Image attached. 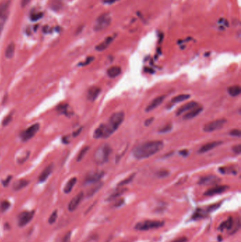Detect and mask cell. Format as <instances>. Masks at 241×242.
<instances>
[{
    "label": "cell",
    "mask_w": 241,
    "mask_h": 242,
    "mask_svg": "<svg viewBox=\"0 0 241 242\" xmlns=\"http://www.w3.org/2000/svg\"><path fill=\"white\" fill-rule=\"evenodd\" d=\"M169 175V171L166 169H161L159 171H157L156 176L159 178H165Z\"/></svg>",
    "instance_id": "obj_38"
},
{
    "label": "cell",
    "mask_w": 241,
    "mask_h": 242,
    "mask_svg": "<svg viewBox=\"0 0 241 242\" xmlns=\"http://www.w3.org/2000/svg\"><path fill=\"white\" fill-rule=\"evenodd\" d=\"M93 137H94V138H95V139H100V138L105 139V124L100 125L99 126L95 129L94 133H93Z\"/></svg>",
    "instance_id": "obj_21"
},
{
    "label": "cell",
    "mask_w": 241,
    "mask_h": 242,
    "mask_svg": "<svg viewBox=\"0 0 241 242\" xmlns=\"http://www.w3.org/2000/svg\"><path fill=\"white\" fill-rule=\"evenodd\" d=\"M29 154H30L29 152H23V154L19 155L18 158H17V162L19 163H22L23 162H25V160L28 158Z\"/></svg>",
    "instance_id": "obj_36"
},
{
    "label": "cell",
    "mask_w": 241,
    "mask_h": 242,
    "mask_svg": "<svg viewBox=\"0 0 241 242\" xmlns=\"http://www.w3.org/2000/svg\"><path fill=\"white\" fill-rule=\"evenodd\" d=\"M125 119V113L122 111L116 112L110 117L107 124H105V139L112 135L119 128Z\"/></svg>",
    "instance_id": "obj_2"
},
{
    "label": "cell",
    "mask_w": 241,
    "mask_h": 242,
    "mask_svg": "<svg viewBox=\"0 0 241 242\" xmlns=\"http://www.w3.org/2000/svg\"><path fill=\"white\" fill-rule=\"evenodd\" d=\"M10 6L9 1H4L0 3V18L5 16L6 12H8Z\"/></svg>",
    "instance_id": "obj_25"
},
{
    "label": "cell",
    "mask_w": 241,
    "mask_h": 242,
    "mask_svg": "<svg viewBox=\"0 0 241 242\" xmlns=\"http://www.w3.org/2000/svg\"><path fill=\"white\" fill-rule=\"evenodd\" d=\"M70 239H71V231H68L63 237L62 242H70Z\"/></svg>",
    "instance_id": "obj_45"
},
{
    "label": "cell",
    "mask_w": 241,
    "mask_h": 242,
    "mask_svg": "<svg viewBox=\"0 0 241 242\" xmlns=\"http://www.w3.org/2000/svg\"><path fill=\"white\" fill-rule=\"evenodd\" d=\"M111 147L108 144H103L95 150L93 154V159L97 164L102 165L108 162L109 159Z\"/></svg>",
    "instance_id": "obj_3"
},
{
    "label": "cell",
    "mask_w": 241,
    "mask_h": 242,
    "mask_svg": "<svg viewBox=\"0 0 241 242\" xmlns=\"http://www.w3.org/2000/svg\"><path fill=\"white\" fill-rule=\"evenodd\" d=\"M114 37L112 36H108L103 40V42L99 43L98 45L95 47V50L98 51H103L105 49H107L110 44L112 43V42L113 41Z\"/></svg>",
    "instance_id": "obj_20"
},
{
    "label": "cell",
    "mask_w": 241,
    "mask_h": 242,
    "mask_svg": "<svg viewBox=\"0 0 241 242\" xmlns=\"http://www.w3.org/2000/svg\"><path fill=\"white\" fill-rule=\"evenodd\" d=\"M229 188V186H226V185H224V186H216L206 190L204 193V195H207V196H212V195L221 194V193H223L225 191H226Z\"/></svg>",
    "instance_id": "obj_13"
},
{
    "label": "cell",
    "mask_w": 241,
    "mask_h": 242,
    "mask_svg": "<svg viewBox=\"0 0 241 242\" xmlns=\"http://www.w3.org/2000/svg\"><path fill=\"white\" fill-rule=\"evenodd\" d=\"M57 210H55V211L51 214L50 217H49L48 220L49 223H50V224H53V223H55V221L57 220Z\"/></svg>",
    "instance_id": "obj_40"
},
{
    "label": "cell",
    "mask_w": 241,
    "mask_h": 242,
    "mask_svg": "<svg viewBox=\"0 0 241 242\" xmlns=\"http://www.w3.org/2000/svg\"><path fill=\"white\" fill-rule=\"evenodd\" d=\"M89 146H85V147L83 148L82 150L80 151L79 153L78 154L77 159H77L78 161H80L82 160L85 155H86L87 152L89 151Z\"/></svg>",
    "instance_id": "obj_37"
},
{
    "label": "cell",
    "mask_w": 241,
    "mask_h": 242,
    "mask_svg": "<svg viewBox=\"0 0 241 242\" xmlns=\"http://www.w3.org/2000/svg\"><path fill=\"white\" fill-rule=\"evenodd\" d=\"M172 129V125L171 123H167V124L163 125L161 129L159 130V133H168Z\"/></svg>",
    "instance_id": "obj_35"
},
{
    "label": "cell",
    "mask_w": 241,
    "mask_h": 242,
    "mask_svg": "<svg viewBox=\"0 0 241 242\" xmlns=\"http://www.w3.org/2000/svg\"><path fill=\"white\" fill-rule=\"evenodd\" d=\"M198 105H199V103H197V102H195V101L188 102V103H187L184 104V105L181 106L180 107L178 108V110H177V112H176V116H180V115L184 113L185 112L189 111V110H192V108L197 107Z\"/></svg>",
    "instance_id": "obj_17"
},
{
    "label": "cell",
    "mask_w": 241,
    "mask_h": 242,
    "mask_svg": "<svg viewBox=\"0 0 241 242\" xmlns=\"http://www.w3.org/2000/svg\"><path fill=\"white\" fill-rule=\"evenodd\" d=\"M15 52V45L13 42H11L6 47L5 50V57L7 59H12L14 55Z\"/></svg>",
    "instance_id": "obj_27"
},
{
    "label": "cell",
    "mask_w": 241,
    "mask_h": 242,
    "mask_svg": "<svg viewBox=\"0 0 241 242\" xmlns=\"http://www.w3.org/2000/svg\"><path fill=\"white\" fill-rule=\"evenodd\" d=\"M228 93H229V95H231V96H238V95L240 94L241 93V88L238 85H235V86H229L228 88Z\"/></svg>",
    "instance_id": "obj_28"
},
{
    "label": "cell",
    "mask_w": 241,
    "mask_h": 242,
    "mask_svg": "<svg viewBox=\"0 0 241 242\" xmlns=\"http://www.w3.org/2000/svg\"><path fill=\"white\" fill-rule=\"evenodd\" d=\"M104 4H112L114 3H115L116 2L119 1V0H102Z\"/></svg>",
    "instance_id": "obj_50"
},
{
    "label": "cell",
    "mask_w": 241,
    "mask_h": 242,
    "mask_svg": "<svg viewBox=\"0 0 241 242\" xmlns=\"http://www.w3.org/2000/svg\"><path fill=\"white\" fill-rule=\"evenodd\" d=\"M180 154L183 156H187V155H188L189 152H188V150H183L182 151H180Z\"/></svg>",
    "instance_id": "obj_53"
},
{
    "label": "cell",
    "mask_w": 241,
    "mask_h": 242,
    "mask_svg": "<svg viewBox=\"0 0 241 242\" xmlns=\"http://www.w3.org/2000/svg\"><path fill=\"white\" fill-rule=\"evenodd\" d=\"M187 238L185 237H182L178 238V239L173 240V241H172L171 242H187Z\"/></svg>",
    "instance_id": "obj_48"
},
{
    "label": "cell",
    "mask_w": 241,
    "mask_h": 242,
    "mask_svg": "<svg viewBox=\"0 0 241 242\" xmlns=\"http://www.w3.org/2000/svg\"><path fill=\"white\" fill-rule=\"evenodd\" d=\"M221 178L218 176L209 175L202 177L199 180V184L203 186H214L221 182Z\"/></svg>",
    "instance_id": "obj_11"
},
{
    "label": "cell",
    "mask_w": 241,
    "mask_h": 242,
    "mask_svg": "<svg viewBox=\"0 0 241 242\" xmlns=\"http://www.w3.org/2000/svg\"><path fill=\"white\" fill-rule=\"evenodd\" d=\"M164 222L159 220H144L138 222L135 225V229L139 231H148L150 229H158L162 227Z\"/></svg>",
    "instance_id": "obj_5"
},
{
    "label": "cell",
    "mask_w": 241,
    "mask_h": 242,
    "mask_svg": "<svg viewBox=\"0 0 241 242\" xmlns=\"http://www.w3.org/2000/svg\"><path fill=\"white\" fill-rule=\"evenodd\" d=\"M229 134L231 136H233V137H240V136H241L240 130L238 129H232L231 131L229 132Z\"/></svg>",
    "instance_id": "obj_41"
},
{
    "label": "cell",
    "mask_w": 241,
    "mask_h": 242,
    "mask_svg": "<svg viewBox=\"0 0 241 242\" xmlns=\"http://www.w3.org/2000/svg\"><path fill=\"white\" fill-rule=\"evenodd\" d=\"M11 204L7 200H4L1 203V210L2 212H5L7 210L8 208L10 207Z\"/></svg>",
    "instance_id": "obj_39"
},
{
    "label": "cell",
    "mask_w": 241,
    "mask_h": 242,
    "mask_svg": "<svg viewBox=\"0 0 241 242\" xmlns=\"http://www.w3.org/2000/svg\"><path fill=\"white\" fill-rule=\"evenodd\" d=\"M163 147V142L160 140H152L136 145L132 150L134 158L139 160L147 159L160 152Z\"/></svg>",
    "instance_id": "obj_1"
},
{
    "label": "cell",
    "mask_w": 241,
    "mask_h": 242,
    "mask_svg": "<svg viewBox=\"0 0 241 242\" xmlns=\"http://www.w3.org/2000/svg\"><path fill=\"white\" fill-rule=\"evenodd\" d=\"M40 129L39 123H35L23 132L21 135V138L23 141H28L34 137Z\"/></svg>",
    "instance_id": "obj_8"
},
{
    "label": "cell",
    "mask_w": 241,
    "mask_h": 242,
    "mask_svg": "<svg viewBox=\"0 0 241 242\" xmlns=\"http://www.w3.org/2000/svg\"><path fill=\"white\" fill-rule=\"evenodd\" d=\"M153 119H154V118H153V117H151V118H149L148 119H146V120H145V122H144L145 126L148 127V126H149V125H151V124H152V123H153Z\"/></svg>",
    "instance_id": "obj_46"
},
{
    "label": "cell",
    "mask_w": 241,
    "mask_h": 242,
    "mask_svg": "<svg viewBox=\"0 0 241 242\" xmlns=\"http://www.w3.org/2000/svg\"><path fill=\"white\" fill-rule=\"evenodd\" d=\"M232 150H233V152H234V154H237V155H239L241 152V145L240 144H236V145L233 146V148H232Z\"/></svg>",
    "instance_id": "obj_43"
},
{
    "label": "cell",
    "mask_w": 241,
    "mask_h": 242,
    "mask_svg": "<svg viewBox=\"0 0 241 242\" xmlns=\"http://www.w3.org/2000/svg\"><path fill=\"white\" fill-rule=\"evenodd\" d=\"M220 173L223 174H229V173H233V174H236L237 173V171L234 169L233 167H221L219 169Z\"/></svg>",
    "instance_id": "obj_33"
},
{
    "label": "cell",
    "mask_w": 241,
    "mask_h": 242,
    "mask_svg": "<svg viewBox=\"0 0 241 242\" xmlns=\"http://www.w3.org/2000/svg\"><path fill=\"white\" fill-rule=\"evenodd\" d=\"M82 127H81V128L78 129L77 130L74 131V133H73L74 137H76V136H78L79 135V134L81 133V132H82Z\"/></svg>",
    "instance_id": "obj_54"
},
{
    "label": "cell",
    "mask_w": 241,
    "mask_h": 242,
    "mask_svg": "<svg viewBox=\"0 0 241 242\" xmlns=\"http://www.w3.org/2000/svg\"><path fill=\"white\" fill-rule=\"evenodd\" d=\"M31 1V0H21V5L22 7H25V6H26L28 5V4Z\"/></svg>",
    "instance_id": "obj_51"
},
{
    "label": "cell",
    "mask_w": 241,
    "mask_h": 242,
    "mask_svg": "<svg viewBox=\"0 0 241 242\" xmlns=\"http://www.w3.org/2000/svg\"><path fill=\"white\" fill-rule=\"evenodd\" d=\"M227 120L224 118L218 119V120L212 121L204 125V131L206 133H212V132L218 130L222 128L224 125L226 123Z\"/></svg>",
    "instance_id": "obj_7"
},
{
    "label": "cell",
    "mask_w": 241,
    "mask_h": 242,
    "mask_svg": "<svg viewBox=\"0 0 241 242\" xmlns=\"http://www.w3.org/2000/svg\"><path fill=\"white\" fill-rule=\"evenodd\" d=\"M240 227V218L238 217L236 218V220H233V224L231 229L230 230V233H231V234L236 233L238 230H239Z\"/></svg>",
    "instance_id": "obj_32"
},
{
    "label": "cell",
    "mask_w": 241,
    "mask_h": 242,
    "mask_svg": "<svg viewBox=\"0 0 241 242\" xmlns=\"http://www.w3.org/2000/svg\"><path fill=\"white\" fill-rule=\"evenodd\" d=\"M29 183V181L25 179H20L16 180L13 184V189L14 190H20L21 189H23L25 187H26Z\"/></svg>",
    "instance_id": "obj_23"
},
{
    "label": "cell",
    "mask_w": 241,
    "mask_h": 242,
    "mask_svg": "<svg viewBox=\"0 0 241 242\" xmlns=\"http://www.w3.org/2000/svg\"><path fill=\"white\" fill-rule=\"evenodd\" d=\"M223 144L222 141H214L209 142V143H206L205 144H204L203 146H202L201 147L199 148L198 152L200 153V154H203V153L209 152L210 150L217 147V146L221 145V144Z\"/></svg>",
    "instance_id": "obj_16"
},
{
    "label": "cell",
    "mask_w": 241,
    "mask_h": 242,
    "mask_svg": "<svg viewBox=\"0 0 241 242\" xmlns=\"http://www.w3.org/2000/svg\"><path fill=\"white\" fill-rule=\"evenodd\" d=\"M202 110H203V107L201 106L198 105L197 107L194 108L192 110H189V111L185 115L184 117H183V119L185 120L192 119L194 118H195V117H197L198 115L202 111Z\"/></svg>",
    "instance_id": "obj_18"
},
{
    "label": "cell",
    "mask_w": 241,
    "mask_h": 242,
    "mask_svg": "<svg viewBox=\"0 0 241 242\" xmlns=\"http://www.w3.org/2000/svg\"><path fill=\"white\" fill-rule=\"evenodd\" d=\"M69 107V106L67 104H62V105H59L58 107L57 108V109L58 111H60L62 113H65V111H67V108Z\"/></svg>",
    "instance_id": "obj_42"
},
{
    "label": "cell",
    "mask_w": 241,
    "mask_h": 242,
    "mask_svg": "<svg viewBox=\"0 0 241 242\" xmlns=\"http://www.w3.org/2000/svg\"><path fill=\"white\" fill-rule=\"evenodd\" d=\"M189 97H190V95L189 94H185H185H180L172 98L171 102L173 103H180V102H182L183 101H185V100L188 99Z\"/></svg>",
    "instance_id": "obj_31"
},
{
    "label": "cell",
    "mask_w": 241,
    "mask_h": 242,
    "mask_svg": "<svg viewBox=\"0 0 241 242\" xmlns=\"http://www.w3.org/2000/svg\"><path fill=\"white\" fill-rule=\"evenodd\" d=\"M32 19L33 20H37V19L41 18V15L40 14H33L32 15Z\"/></svg>",
    "instance_id": "obj_55"
},
{
    "label": "cell",
    "mask_w": 241,
    "mask_h": 242,
    "mask_svg": "<svg viewBox=\"0 0 241 242\" xmlns=\"http://www.w3.org/2000/svg\"><path fill=\"white\" fill-rule=\"evenodd\" d=\"M122 69L118 66H112L107 70L108 76L110 78H115L121 74Z\"/></svg>",
    "instance_id": "obj_22"
},
{
    "label": "cell",
    "mask_w": 241,
    "mask_h": 242,
    "mask_svg": "<svg viewBox=\"0 0 241 242\" xmlns=\"http://www.w3.org/2000/svg\"><path fill=\"white\" fill-rule=\"evenodd\" d=\"M83 197H84V193L80 192L77 195H75L73 198L71 200V201L69 202V205H68V210L70 212L74 211L79 205L81 202H82Z\"/></svg>",
    "instance_id": "obj_12"
},
{
    "label": "cell",
    "mask_w": 241,
    "mask_h": 242,
    "mask_svg": "<svg viewBox=\"0 0 241 242\" xmlns=\"http://www.w3.org/2000/svg\"><path fill=\"white\" fill-rule=\"evenodd\" d=\"M101 89L99 86H91L87 91L86 98L89 101H94L99 97V96L101 93Z\"/></svg>",
    "instance_id": "obj_15"
},
{
    "label": "cell",
    "mask_w": 241,
    "mask_h": 242,
    "mask_svg": "<svg viewBox=\"0 0 241 242\" xmlns=\"http://www.w3.org/2000/svg\"><path fill=\"white\" fill-rule=\"evenodd\" d=\"M221 204V203H215L213 204V205H209L207 207L204 208H198V209L194 212L192 215V219L195 220H197L206 217L208 215H209L210 213H212V212H214L215 210L218 209V208L220 207Z\"/></svg>",
    "instance_id": "obj_4"
},
{
    "label": "cell",
    "mask_w": 241,
    "mask_h": 242,
    "mask_svg": "<svg viewBox=\"0 0 241 242\" xmlns=\"http://www.w3.org/2000/svg\"><path fill=\"white\" fill-rule=\"evenodd\" d=\"M166 97V95H162V96H159L155 98V99H153V101L149 104L148 106L146 108V110H146V112H151V111H152V110H154L155 108L159 107V106L164 101Z\"/></svg>",
    "instance_id": "obj_14"
},
{
    "label": "cell",
    "mask_w": 241,
    "mask_h": 242,
    "mask_svg": "<svg viewBox=\"0 0 241 242\" xmlns=\"http://www.w3.org/2000/svg\"><path fill=\"white\" fill-rule=\"evenodd\" d=\"M233 220H234L232 217H229L226 221L221 223L220 224V227H219V229H220L221 231L224 230V229H227L228 231H230V230H231L232 228V227H233Z\"/></svg>",
    "instance_id": "obj_24"
},
{
    "label": "cell",
    "mask_w": 241,
    "mask_h": 242,
    "mask_svg": "<svg viewBox=\"0 0 241 242\" xmlns=\"http://www.w3.org/2000/svg\"><path fill=\"white\" fill-rule=\"evenodd\" d=\"M104 174H105V173L103 171L91 172V173H89L86 176V178H85V184L96 183L99 182L100 180L103 177Z\"/></svg>",
    "instance_id": "obj_10"
},
{
    "label": "cell",
    "mask_w": 241,
    "mask_h": 242,
    "mask_svg": "<svg viewBox=\"0 0 241 242\" xmlns=\"http://www.w3.org/2000/svg\"><path fill=\"white\" fill-rule=\"evenodd\" d=\"M11 179H12V176H11L6 178V180H4V181H3V185H4V186H7L8 185V183H9V182H10Z\"/></svg>",
    "instance_id": "obj_52"
},
{
    "label": "cell",
    "mask_w": 241,
    "mask_h": 242,
    "mask_svg": "<svg viewBox=\"0 0 241 242\" xmlns=\"http://www.w3.org/2000/svg\"><path fill=\"white\" fill-rule=\"evenodd\" d=\"M2 29H3V24H2V23H0V35H1L2 34Z\"/></svg>",
    "instance_id": "obj_56"
},
{
    "label": "cell",
    "mask_w": 241,
    "mask_h": 242,
    "mask_svg": "<svg viewBox=\"0 0 241 242\" xmlns=\"http://www.w3.org/2000/svg\"><path fill=\"white\" fill-rule=\"evenodd\" d=\"M34 211H23L18 214V224L20 227H24L31 222L34 216Z\"/></svg>",
    "instance_id": "obj_9"
},
{
    "label": "cell",
    "mask_w": 241,
    "mask_h": 242,
    "mask_svg": "<svg viewBox=\"0 0 241 242\" xmlns=\"http://www.w3.org/2000/svg\"><path fill=\"white\" fill-rule=\"evenodd\" d=\"M93 57H87L86 58V61L84 62H83V63H82L81 64V65H89V63H91V62H92L93 60Z\"/></svg>",
    "instance_id": "obj_47"
},
{
    "label": "cell",
    "mask_w": 241,
    "mask_h": 242,
    "mask_svg": "<svg viewBox=\"0 0 241 242\" xmlns=\"http://www.w3.org/2000/svg\"><path fill=\"white\" fill-rule=\"evenodd\" d=\"M76 181H77V179H76V177L72 178L71 179L66 183L65 188H64V192H65V193H69L71 192L72 190L74 188V186H75V184L76 183Z\"/></svg>",
    "instance_id": "obj_26"
},
{
    "label": "cell",
    "mask_w": 241,
    "mask_h": 242,
    "mask_svg": "<svg viewBox=\"0 0 241 242\" xmlns=\"http://www.w3.org/2000/svg\"><path fill=\"white\" fill-rule=\"evenodd\" d=\"M52 170H53V164L52 163H51V164L48 165V166L42 171V173H40L39 178H38V181L40 183H43L45 181V180L48 179L49 176H50V174L52 173Z\"/></svg>",
    "instance_id": "obj_19"
},
{
    "label": "cell",
    "mask_w": 241,
    "mask_h": 242,
    "mask_svg": "<svg viewBox=\"0 0 241 242\" xmlns=\"http://www.w3.org/2000/svg\"><path fill=\"white\" fill-rule=\"evenodd\" d=\"M135 175H136L135 173H132V174H131V175H130L129 176H128L127 178H126L125 179H124L123 180H122V181H120V183H119L118 186L121 187V186H125V185H127V184H129V183H131V182L132 181V180H133V179L134 178V176H135Z\"/></svg>",
    "instance_id": "obj_34"
},
{
    "label": "cell",
    "mask_w": 241,
    "mask_h": 242,
    "mask_svg": "<svg viewBox=\"0 0 241 242\" xmlns=\"http://www.w3.org/2000/svg\"><path fill=\"white\" fill-rule=\"evenodd\" d=\"M112 18L109 13H104L100 15L95 21V23L93 26V29L95 31H102L108 27L111 23Z\"/></svg>",
    "instance_id": "obj_6"
},
{
    "label": "cell",
    "mask_w": 241,
    "mask_h": 242,
    "mask_svg": "<svg viewBox=\"0 0 241 242\" xmlns=\"http://www.w3.org/2000/svg\"><path fill=\"white\" fill-rule=\"evenodd\" d=\"M126 191H127V188L118 189V190H116L115 192H114L113 193H112V194L110 195L109 197H108V198L107 200H108V201H110V200H115V199L118 198V197H120V195L124 194V193H125Z\"/></svg>",
    "instance_id": "obj_30"
},
{
    "label": "cell",
    "mask_w": 241,
    "mask_h": 242,
    "mask_svg": "<svg viewBox=\"0 0 241 242\" xmlns=\"http://www.w3.org/2000/svg\"><path fill=\"white\" fill-rule=\"evenodd\" d=\"M12 114L8 115V116H6V118L3 120V122H2V125H3L4 126H6V125H7L9 124L11 121H12Z\"/></svg>",
    "instance_id": "obj_44"
},
{
    "label": "cell",
    "mask_w": 241,
    "mask_h": 242,
    "mask_svg": "<svg viewBox=\"0 0 241 242\" xmlns=\"http://www.w3.org/2000/svg\"><path fill=\"white\" fill-rule=\"evenodd\" d=\"M102 186H103V183L101 182H98L96 183H95L94 186L92 187V188L88 191V193H87V196L88 197L93 196L95 193H97L98 191L101 188Z\"/></svg>",
    "instance_id": "obj_29"
},
{
    "label": "cell",
    "mask_w": 241,
    "mask_h": 242,
    "mask_svg": "<svg viewBox=\"0 0 241 242\" xmlns=\"http://www.w3.org/2000/svg\"><path fill=\"white\" fill-rule=\"evenodd\" d=\"M124 202H125V200H124V199H120V200H118V201L116 202L115 203L114 207H120V206H122V205L123 204H124Z\"/></svg>",
    "instance_id": "obj_49"
}]
</instances>
